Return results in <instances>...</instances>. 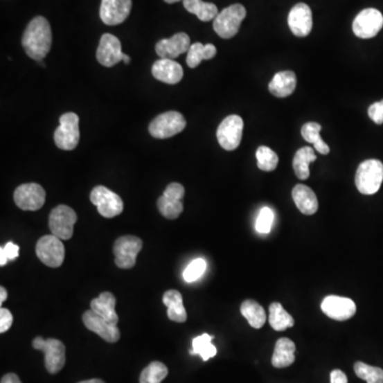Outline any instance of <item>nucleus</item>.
I'll list each match as a JSON object with an SVG mask.
<instances>
[{"mask_svg": "<svg viewBox=\"0 0 383 383\" xmlns=\"http://www.w3.org/2000/svg\"><path fill=\"white\" fill-rule=\"evenodd\" d=\"M53 35L48 21L45 17H37L28 24L24 33L21 44L28 57L33 60L43 61L51 51Z\"/></svg>", "mask_w": 383, "mask_h": 383, "instance_id": "obj_1", "label": "nucleus"}, {"mask_svg": "<svg viewBox=\"0 0 383 383\" xmlns=\"http://www.w3.org/2000/svg\"><path fill=\"white\" fill-rule=\"evenodd\" d=\"M383 182V164L379 160H366L359 166L356 186L363 195H374Z\"/></svg>", "mask_w": 383, "mask_h": 383, "instance_id": "obj_2", "label": "nucleus"}, {"mask_svg": "<svg viewBox=\"0 0 383 383\" xmlns=\"http://www.w3.org/2000/svg\"><path fill=\"white\" fill-rule=\"evenodd\" d=\"M246 17V9L244 6L232 5L218 13L214 19V31L222 39H231L239 33L242 21Z\"/></svg>", "mask_w": 383, "mask_h": 383, "instance_id": "obj_3", "label": "nucleus"}, {"mask_svg": "<svg viewBox=\"0 0 383 383\" xmlns=\"http://www.w3.org/2000/svg\"><path fill=\"white\" fill-rule=\"evenodd\" d=\"M184 115L177 111L162 113L150 123V134L156 139H168L180 134L186 128Z\"/></svg>", "mask_w": 383, "mask_h": 383, "instance_id": "obj_4", "label": "nucleus"}, {"mask_svg": "<svg viewBox=\"0 0 383 383\" xmlns=\"http://www.w3.org/2000/svg\"><path fill=\"white\" fill-rule=\"evenodd\" d=\"M53 139L60 150H73L76 148L80 139L79 117L76 113H65L60 117V126L55 131Z\"/></svg>", "mask_w": 383, "mask_h": 383, "instance_id": "obj_5", "label": "nucleus"}, {"mask_svg": "<svg viewBox=\"0 0 383 383\" xmlns=\"http://www.w3.org/2000/svg\"><path fill=\"white\" fill-rule=\"evenodd\" d=\"M33 348L45 353V367L51 374H57L65 364V346L57 339L37 337L33 342Z\"/></svg>", "mask_w": 383, "mask_h": 383, "instance_id": "obj_6", "label": "nucleus"}, {"mask_svg": "<svg viewBox=\"0 0 383 383\" xmlns=\"http://www.w3.org/2000/svg\"><path fill=\"white\" fill-rule=\"evenodd\" d=\"M90 198L92 204L96 206L98 213L104 217H115L124 210L122 198L106 186H98L93 188Z\"/></svg>", "mask_w": 383, "mask_h": 383, "instance_id": "obj_7", "label": "nucleus"}, {"mask_svg": "<svg viewBox=\"0 0 383 383\" xmlns=\"http://www.w3.org/2000/svg\"><path fill=\"white\" fill-rule=\"evenodd\" d=\"M77 222L76 212L65 204L55 207L49 215V229L51 233L61 240L73 237V226Z\"/></svg>", "mask_w": 383, "mask_h": 383, "instance_id": "obj_8", "label": "nucleus"}, {"mask_svg": "<svg viewBox=\"0 0 383 383\" xmlns=\"http://www.w3.org/2000/svg\"><path fill=\"white\" fill-rule=\"evenodd\" d=\"M142 247V240L134 235L118 238L113 247L117 267L124 269H132L136 265V257Z\"/></svg>", "mask_w": 383, "mask_h": 383, "instance_id": "obj_9", "label": "nucleus"}, {"mask_svg": "<svg viewBox=\"0 0 383 383\" xmlns=\"http://www.w3.org/2000/svg\"><path fill=\"white\" fill-rule=\"evenodd\" d=\"M37 258L49 267H60L64 262L65 248L62 241L53 234L44 235L35 247Z\"/></svg>", "mask_w": 383, "mask_h": 383, "instance_id": "obj_10", "label": "nucleus"}, {"mask_svg": "<svg viewBox=\"0 0 383 383\" xmlns=\"http://www.w3.org/2000/svg\"><path fill=\"white\" fill-rule=\"evenodd\" d=\"M244 122L239 115H230L226 117L218 127L216 136L218 143L228 152L237 150L241 144L243 134Z\"/></svg>", "mask_w": 383, "mask_h": 383, "instance_id": "obj_11", "label": "nucleus"}, {"mask_svg": "<svg viewBox=\"0 0 383 383\" xmlns=\"http://www.w3.org/2000/svg\"><path fill=\"white\" fill-rule=\"evenodd\" d=\"M96 57L101 65L106 67L114 66L121 61L126 64L130 63V57L122 51V44L120 39L110 33H105L99 42Z\"/></svg>", "mask_w": 383, "mask_h": 383, "instance_id": "obj_12", "label": "nucleus"}, {"mask_svg": "<svg viewBox=\"0 0 383 383\" xmlns=\"http://www.w3.org/2000/svg\"><path fill=\"white\" fill-rule=\"evenodd\" d=\"M46 192L37 184H21L14 192V202L24 211H37L43 207Z\"/></svg>", "mask_w": 383, "mask_h": 383, "instance_id": "obj_13", "label": "nucleus"}, {"mask_svg": "<svg viewBox=\"0 0 383 383\" xmlns=\"http://www.w3.org/2000/svg\"><path fill=\"white\" fill-rule=\"evenodd\" d=\"M383 27V17L377 9H365L357 15L353 23V33L360 39H372Z\"/></svg>", "mask_w": 383, "mask_h": 383, "instance_id": "obj_14", "label": "nucleus"}, {"mask_svg": "<svg viewBox=\"0 0 383 383\" xmlns=\"http://www.w3.org/2000/svg\"><path fill=\"white\" fill-rule=\"evenodd\" d=\"M321 309L329 319L339 321H347L357 312L355 301L347 297L337 296V295L325 297L321 303Z\"/></svg>", "mask_w": 383, "mask_h": 383, "instance_id": "obj_15", "label": "nucleus"}, {"mask_svg": "<svg viewBox=\"0 0 383 383\" xmlns=\"http://www.w3.org/2000/svg\"><path fill=\"white\" fill-rule=\"evenodd\" d=\"M132 8V0H101L100 19L108 26L124 23Z\"/></svg>", "mask_w": 383, "mask_h": 383, "instance_id": "obj_16", "label": "nucleus"}, {"mask_svg": "<svg viewBox=\"0 0 383 383\" xmlns=\"http://www.w3.org/2000/svg\"><path fill=\"white\" fill-rule=\"evenodd\" d=\"M290 29L294 35L305 37L312 31L313 19L310 7L305 3H297L292 8L287 19Z\"/></svg>", "mask_w": 383, "mask_h": 383, "instance_id": "obj_17", "label": "nucleus"}, {"mask_svg": "<svg viewBox=\"0 0 383 383\" xmlns=\"http://www.w3.org/2000/svg\"><path fill=\"white\" fill-rule=\"evenodd\" d=\"M83 323L89 330L98 335L101 339L109 343H116L120 340V329L117 326L99 317L94 311L89 310L82 317Z\"/></svg>", "mask_w": 383, "mask_h": 383, "instance_id": "obj_18", "label": "nucleus"}, {"mask_svg": "<svg viewBox=\"0 0 383 383\" xmlns=\"http://www.w3.org/2000/svg\"><path fill=\"white\" fill-rule=\"evenodd\" d=\"M190 39L186 33H180L172 35L170 39L159 41L156 45V53L161 59H176L182 53L188 51Z\"/></svg>", "mask_w": 383, "mask_h": 383, "instance_id": "obj_19", "label": "nucleus"}, {"mask_svg": "<svg viewBox=\"0 0 383 383\" xmlns=\"http://www.w3.org/2000/svg\"><path fill=\"white\" fill-rule=\"evenodd\" d=\"M152 76L166 84H176L184 77V69L179 63L170 59H160L152 69Z\"/></svg>", "mask_w": 383, "mask_h": 383, "instance_id": "obj_20", "label": "nucleus"}, {"mask_svg": "<svg viewBox=\"0 0 383 383\" xmlns=\"http://www.w3.org/2000/svg\"><path fill=\"white\" fill-rule=\"evenodd\" d=\"M292 197L299 211L305 215H313L319 209V200L312 188L297 184L292 190Z\"/></svg>", "mask_w": 383, "mask_h": 383, "instance_id": "obj_21", "label": "nucleus"}, {"mask_svg": "<svg viewBox=\"0 0 383 383\" xmlns=\"http://www.w3.org/2000/svg\"><path fill=\"white\" fill-rule=\"evenodd\" d=\"M116 299L110 292L101 293L97 299L91 301V310L106 319L109 323L117 326L118 323V315L115 311Z\"/></svg>", "mask_w": 383, "mask_h": 383, "instance_id": "obj_22", "label": "nucleus"}, {"mask_svg": "<svg viewBox=\"0 0 383 383\" xmlns=\"http://www.w3.org/2000/svg\"><path fill=\"white\" fill-rule=\"evenodd\" d=\"M296 75L291 71H279L276 73L269 84V90L274 96L285 98L293 94L296 89Z\"/></svg>", "mask_w": 383, "mask_h": 383, "instance_id": "obj_23", "label": "nucleus"}, {"mask_svg": "<svg viewBox=\"0 0 383 383\" xmlns=\"http://www.w3.org/2000/svg\"><path fill=\"white\" fill-rule=\"evenodd\" d=\"M295 350H296V346L293 341L287 337H281L276 342L271 364L276 368L291 366L295 362Z\"/></svg>", "mask_w": 383, "mask_h": 383, "instance_id": "obj_24", "label": "nucleus"}, {"mask_svg": "<svg viewBox=\"0 0 383 383\" xmlns=\"http://www.w3.org/2000/svg\"><path fill=\"white\" fill-rule=\"evenodd\" d=\"M163 303L168 307V317L176 323H184L188 319L182 295L176 290L166 291L163 295Z\"/></svg>", "mask_w": 383, "mask_h": 383, "instance_id": "obj_25", "label": "nucleus"}, {"mask_svg": "<svg viewBox=\"0 0 383 383\" xmlns=\"http://www.w3.org/2000/svg\"><path fill=\"white\" fill-rule=\"evenodd\" d=\"M317 160V154L312 147L305 146L301 148L295 154L293 160V168L297 178L301 180H307L310 176L309 166Z\"/></svg>", "mask_w": 383, "mask_h": 383, "instance_id": "obj_26", "label": "nucleus"}, {"mask_svg": "<svg viewBox=\"0 0 383 383\" xmlns=\"http://www.w3.org/2000/svg\"><path fill=\"white\" fill-rule=\"evenodd\" d=\"M241 313L250 326L255 329H260L264 326L267 321V313L263 307L253 299H247L241 305Z\"/></svg>", "mask_w": 383, "mask_h": 383, "instance_id": "obj_27", "label": "nucleus"}, {"mask_svg": "<svg viewBox=\"0 0 383 383\" xmlns=\"http://www.w3.org/2000/svg\"><path fill=\"white\" fill-rule=\"evenodd\" d=\"M216 47L213 44L204 45L202 43H194L190 45L186 57V64L190 69H196L202 60H211L216 55Z\"/></svg>", "mask_w": 383, "mask_h": 383, "instance_id": "obj_28", "label": "nucleus"}, {"mask_svg": "<svg viewBox=\"0 0 383 383\" xmlns=\"http://www.w3.org/2000/svg\"><path fill=\"white\" fill-rule=\"evenodd\" d=\"M269 325L276 331H285L294 326L293 317L283 309L279 303H273L269 305Z\"/></svg>", "mask_w": 383, "mask_h": 383, "instance_id": "obj_29", "label": "nucleus"}, {"mask_svg": "<svg viewBox=\"0 0 383 383\" xmlns=\"http://www.w3.org/2000/svg\"><path fill=\"white\" fill-rule=\"evenodd\" d=\"M186 11L195 14L202 21H210L215 19L218 15L217 7L214 3H204L202 0H184Z\"/></svg>", "mask_w": 383, "mask_h": 383, "instance_id": "obj_30", "label": "nucleus"}, {"mask_svg": "<svg viewBox=\"0 0 383 383\" xmlns=\"http://www.w3.org/2000/svg\"><path fill=\"white\" fill-rule=\"evenodd\" d=\"M321 130V126L317 123H307L301 128V136L308 143L314 145L315 150L319 154H328L330 152V147L323 142V139L319 136Z\"/></svg>", "mask_w": 383, "mask_h": 383, "instance_id": "obj_31", "label": "nucleus"}, {"mask_svg": "<svg viewBox=\"0 0 383 383\" xmlns=\"http://www.w3.org/2000/svg\"><path fill=\"white\" fill-rule=\"evenodd\" d=\"M213 335H208V333H204V335H199V337H195L192 341V350L190 351V355H197V356L202 357V360L208 361L209 359L213 358L217 353V349L212 344V340H213Z\"/></svg>", "mask_w": 383, "mask_h": 383, "instance_id": "obj_32", "label": "nucleus"}, {"mask_svg": "<svg viewBox=\"0 0 383 383\" xmlns=\"http://www.w3.org/2000/svg\"><path fill=\"white\" fill-rule=\"evenodd\" d=\"M168 370L166 364L159 361L150 363L145 367L140 377V383H161L168 377Z\"/></svg>", "mask_w": 383, "mask_h": 383, "instance_id": "obj_33", "label": "nucleus"}, {"mask_svg": "<svg viewBox=\"0 0 383 383\" xmlns=\"http://www.w3.org/2000/svg\"><path fill=\"white\" fill-rule=\"evenodd\" d=\"M157 204L160 213L168 220H176L184 211L182 200L172 199L164 195L159 198Z\"/></svg>", "mask_w": 383, "mask_h": 383, "instance_id": "obj_34", "label": "nucleus"}, {"mask_svg": "<svg viewBox=\"0 0 383 383\" xmlns=\"http://www.w3.org/2000/svg\"><path fill=\"white\" fill-rule=\"evenodd\" d=\"M258 168L264 172H273L277 168L279 158L277 154L267 146H260L257 154Z\"/></svg>", "mask_w": 383, "mask_h": 383, "instance_id": "obj_35", "label": "nucleus"}, {"mask_svg": "<svg viewBox=\"0 0 383 383\" xmlns=\"http://www.w3.org/2000/svg\"><path fill=\"white\" fill-rule=\"evenodd\" d=\"M357 376L367 383H383V370L363 362H357L353 366Z\"/></svg>", "mask_w": 383, "mask_h": 383, "instance_id": "obj_36", "label": "nucleus"}, {"mask_svg": "<svg viewBox=\"0 0 383 383\" xmlns=\"http://www.w3.org/2000/svg\"><path fill=\"white\" fill-rule=\"evenodd\" d=\"M207 269V263L202 258L193 260L188 264L186 269L184 271V279L186 283H195L196 280L199 279L204 271Z\"/></svg>", "mask_w": 383, "mask_h": 383, "instance_id": "obj_37", "label": "nucleus"}, {"mask_svg": "<svg viewBox=\"0 0 383 383\" xmlns=\"http://www.w3.org/2000/svg\"><path fill=\"white\" fill-rule=\"evenodd\" d=\"M274 213L269 207H264L260 211L256 222V229L259 233L267 234L271 232V226H273Z\"/></svg>", "mask_w": 383, "mask_h": 383, "instance_id": "obj_38", "label": "nucleus"}, {"mask_svg": "<svg viewBox=\"0 0 383 383\" xmlns=\"http://www.w3.org/2000/svg\"><path fill=\"white\" fill-rule=\"evenodd\" d=\"M19 247L13 242L6 244L5 247L0 248V265L5 267L10 260H15L19 257Z\"/></svg>", "mask_w": 383, "mask_h": 383, "instance_id": "obj_39", "label": "nucleus"}, {"mask_svg": "<svg viewBox=\"0 0 383 383\" xmlns=\"http://www.w3.org/2000/svg\"><path fill=\"white\" fill-rule=\"evenodd\" d=\"M184 193H186V190H184V186L174 182V184H168V188L164 190L163 195L168 198H172V199L182 200Z\"/></svg>", "mask_w": 383, "mask_h": 383, "instance_id": "obj_40", "label": "nucleus"}, {"mask_svg": "<svg viewBox=\"0 0 383 383\" xmlns=\"http://www.w3.org/2000/svg\"><path fill=\"white\" fill-rule=\"evenodd\" d=\"M368 116L375 124H383V100L377 101L368 108Z\"/></svg>", "mask_w": 383, "mask_h": 383, "instance_id": "obj_41", "label": "nucleus"}, {"mask_svg": "<svg viewBox=\"0 0 383 383\" xmlns=\"http://www.w3.org/2000/svg\"><path fill=\"white\" fill-rule=\"evenodd\" d=\"M13 315L6 308L0 309V333H5L11 328Z\"/></svg>", "mask_w": 383, "mask_h": 383, "instance_id": "obj_42", "label": "nucleus"}, {"mask_svg": "<svg viewBox=\"0 0 383 383\" xmlns=\"http://www.w3.org/2000/svg\"><path fill=\"white\" fill-rule=\"evenodd\" d=\"M330 383H348V379L342 371L335 370L330 374Z\"/></svg>", "mask_w": 383, "mask_h": 383, "instance_id": "obj_43", "label": "nucleus"}, {"mask_svg": "<svg viewBox=\"0 0 383 383\" xmlns=\"http://www.w3.org/2000/svg\"><path fill=\"white\" fill-rule=\"evenodd\" d=\"M1 383H21V381L17 375L7 374L1 378Z\"/></svg>", "mask_w": 383, "mask_h": 383, "instance_id": "obj_44", "label": "nucleus"}, {"mask_svg": "<svg viewBox=\"0 0 383 383\" xmlns=\"http://www.w3.org/2000/svg\"><path fill=\"white\" fill-rule=\"evenodd\" d=\"M7 297V290H6L3 287H0V305H3V303H5Z\"/></svg>", "mask_w": 383, "mask_h": 383, "instance_id": "obj_45", "label": "nucleus"}, {"mask_svg": "<svg viewBox=\"0 0 383 383\" xmlns=\"http://www.w3.org/2000/svg\"><path fill=\"white\" fill-rule=\"evenodd\" d=\"M78 383H105L104 381L100 380V379H91V380L81 381Z\"/></svg>", "mask_w": 383, "mask_h": 383, "instance_id": "obj_46", "label": "nucleus"}, {"mask_svg": "<svg viewBox=\"0 0 383 383\" xmlns=\"http://www.w3.org/2000/svg\"><path fill=\"white\" fill-rule=\"evenodd\" d=\"M164 1L168 3H178V1H181V0H164Z\"/></svg>", "mask_w": 383, "mask_h": 383, "instance_id": "obj_47", "label": "nucleus"}]
</instances>
